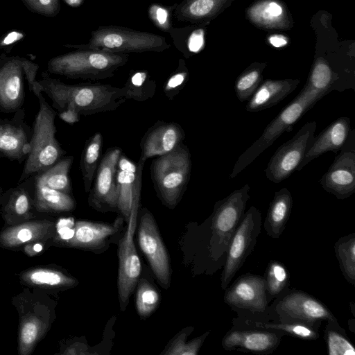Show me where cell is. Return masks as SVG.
<instances>
[{
	"label": "cell",
	"mask_w": 355,
	"mask_h": 355,
	"mask_svg": "<svg viewBox=\"0 0 355 355\" xmlns=\"http://www.w3.org/2000/svg\"><path fill=\"white\" fill-rule=\"evenodd\" d=\"M326 94L306 82L299 94L266 126L259 138L239 157L230 178L236 177Z\"/></svg>",
	"instance_id": "cell-5"
},
{
	"label": "cell",
	"mask_w": 355,
	"mask_h": 355,
	"mask_svg": "<svg viewBox=\"0 0 355 355\" xmlns=\"http://www.w3.org/2000/svg\"><path fill=\"white\" fill-rule=\"evenodd\" d=\"M10 119H0V156L21 164L31 151L32 129L21 107Z\"/></svg>",
	"instance_id": "cell-19"
},
{
	"label": "cell",
	"mask_w": 355,
	"mask_h": 355,
	"mask_svg": "<svg viewBox=\"0 0 355 355\" xmlns=\"http://www.w3.org/2000/svg\"><path fill=\"white\" fill-rule=\"evenodd\" d=\"M138 241L157 279L163 287L167 288L170 285L171 278L169 257L155 220L151 213L146 208L142 209Z\"/></svg>",
	"instance_id": "cell-15"
},
{
	"label": "cell",
	"mask_w": 355,
	"mask_h": 355,
	"mask_svg": "<svg viewBox=\"0 0 355 355\" xmlns=\"http://www.w3.org/2000/svg\"><path fill=\"white\" fill-rule=\"evenodd\" d=\"M33 175L0 196V213L5 225H15L37 217L33 205Z\"/></svg>",
	"instance_id": "cell-21"
},
{
	"label": "cell",
	"mask_w": 355,
	"mask_h": 355,
	"mask_svg": "<svg viewBox=\"0 0 355 355\" xmlns=\"http://www.w3.org/2000/svg\"><path fill=\"white\" fill-rule=\"evenodd\" d=\"M322 322H310L300 320H277L256 322L244 328L274 330L284 332L286 335L304 340H315L320 337L319 329Z\"/></svg>",
	"instance_id": "cell-32"
},
{
	"label": "cell",
	"mask_w": 355,
	"mask_h": 355,
	"mask_svg": "<svg viewBox=\"0 0 355 355\" xmlns=\"http://www.w3.org/2000/svg\"><path fill=\"white\" fill-rule=\"evenodd\" d=\"M33 200L35 211L40 214L69 212L73 211L76 206V200L71 194L53 189L35 182Z\"/></svg>",
	"instance_id": "cell-30"
},
{
	"label": "cell",
	"mask_w": 355,
	"mask_h": 355,
	"mask_svg": "<svg viewBox=\"0 0 355 355\" xmlns=\"http://www.w3.org/2000/svg\"><path fill=\"white\" fill-rule=\"evenodd\" d=\"M299 83L298 79H267L261 82L248 100L246 111L259 112L277 105L291 94Z\"/></svg>",
	"instance_id": "cell-27"
},
{
	"label": "cell",
	"mask_w": 355,
	"mask_h": 355,
	"mask_svg": "<svg viewBox=\"0 0 355 355\" xmlns=\"http://www.w3.org/2000/svg\"><path fill=\"white\" fill-rule=\"evenodd\" d=\"M228 0H184L174 6V16L179 21L197 23L212 18Z\"/></svg>",
	"instance_id": "cell-31"
},
{
	"label": "cell",
	"mask_w": 355,
	"mask_h": 355,
	"mask_svg": "<svg viewBox=\"0 0 355 355\" xmlns=\"http://www.w3.org/2000/svg\"><path fill=\"white\" fill-rule=\"evenodd\" d=\"M354 322H355V320L354 318L350 319V320H348L349 328L350 329V330L353 333H354V331H354V329H355Z\"/></svg>",
	"instance_id": "cell-48"
},
{
	"label": "cell",
	"mask_w": 355,
	"mask_h": 355,
	"mask_svg": "<svg viewBox=\"0 0 355 355\" xmlns=\"http://www.w3.org/2000/svg\"><path fill=\"white\" fill-rule=\"evenodd\" d=\"M3 191V188L0 187V196L2 193Z\"/></svg>",
	"instance_id": "cell-50"
},
{
	"label": "cell",
	"mask_w": 355,
	"mask_h": 355,
	"mask_svg": "<svg viewBox=\"0 0 355 355\" xmlns=\"http://www.w3.org/2000/svg\"><path fill=\"white\" fill-rule=\"evenodd\" d=\"M324 331V340L329 355H354L355 348L338 323V320H329Z\"/></svg>",
	"instance_id": "cell-37"
},
{
	"label": "cell",
	"mask_w": 355,
	"mask_h": 355,
	"mask_svg": "<svg viewBox=\"0 0 355 355\" xmlns=\"http://www.w3.org/2000/svg\"><path fill=\"white\" fill-rule=\"evenodd\" d=\"M262 218L261 211L251 206L244 212L228 245L225 265L223 268L220 285L225 290L236 273L254 250L261 233Z\"/></svg>",
	"instance_id": "cell-9"
},
{
	"label": "cell",
	"mask_w": 355,
	"mask_h": 355,
	"mask_svg": "<svg viewBox=\"0 0 355 355\" xmlns=\"http://www.w3.org/2000/svg\"><path fill=\"white\" fill-rule=\"evenodd\" d=\"M65 46L122 53L161 52L170 47L165 37L159 35L115 26H101L94 31L87 44Z\"/></svg>",
	"instance_id": "cell-8"
},
{
	"label": "cell",
	"mask_w": 355,
	"mask_h": 355,
	"mask_svg": "<svg viewBox=\"0 0 355 355\" xmlns=\"http://www.w3.org/2000/svg\"><path fill=\"white\" fill-rule=\"evenodd\" d=\"M269 42L275 47H282L287 44L288 40L284 35H275L270 37Z\"/></svg>",
	"instance_id": "cell-47"
},
{
	"label": "cell",
	"mask_w": 355,
	"mask_h": 355,
	"mask_svg": "<svg viewBox=\"0 0 355 355\" xmlns=\"http://www.w3.org/2000/svg\"><path fill=\"white\" fill-rule=\"evenodd\" d=\"M284 332L274 330L241 328L232 326L222 339V347L226 351L270 354L279 345Z\"/></svg>",
	"instance_id": "cell-18"
},
{
	"label": "cell",
	"mask_w": 355,
	"mask_h": 355,
	"mask_svg": "<svg viewBox=\"0 0 355 355\" xmlns=\"http://www.w3.org/2000/svg\"><path fill=\"white\" fill-rule=\"evenodd\" d=\"M37 83L58 113L71 111L80 116L92 115L114 111L127 100L124 87L98 83L69 85L50 76L47 71L42 73Z\"/></svg>",
	"instance_id": "cell-1"
},
{
	"label": "cell",
	"mask_w": 355,
	"mask_h": 355,
	"mask_svg": "<svg viewBox=\"0 0 355 355\" xmlns=\"http://www.w3.org/2000/svg\"><path fill=\"white\" fill-rule=\"evenodd\" d=\"M50 247V242L37 241L28 243L23 247L21 250L28 257H34Z\"/></svg>",
	"instance_id": "cell-46"
},
{
	"label": "cell",
	"mask_w": 355,
	"mask_h": 355,
	"mask_svg": "<svg viewBox=\"0 0 355 355\" xmlns=\"http://www.w3.org/2000/svg\"><path fill=\"white\" fill-rule=\"evenodd\" d=\"M145 162L139 159L133 162L123 154L117 164L116 182L118 191L117 209L128 222L134 193L139 184L142 183V171Z\"/></svg>",
	"instance_id": "cell-25"
},
{
	"label": "cell",
	"mask_w": 355,
	"mask_h": 355,
	"mask_svg": "<svg viewBox=\"0 0 355 355\" xmlns=\"http://www.w3.org/2000/svg\"><path fill=\"white\" fill-rule=\"evenodd\" d=\"M250 186L246 184L216 201L209 218L210 233L208 256L218 270L223 268L230 242L239 225L250 198Z\"/></svg>",
	"instance_id": "cell-6"
},
{
	"label": "cell",
	"mask_w": 355,
	"mask_h": 355,
	"mask_svg": "<svg viewBox=\"0 0 355 355\" xmlns=\"http://www.w3.org/2000/svg\"><path fill=\"white\" fill-rule=\"evenodd\" d=\"M316 128L315 121L305 123L291 139L277 148L265 169L270 181L279 183L297 170L314 141Z\"/></svg>",
	"instance_id": "cell-10"
},
{
	"label": "cell",
	"mask_w": 355,
	"mask_h": 355,
	"mask_svg": "<svg viewBox=\"0 0 355 355\" xmlns=\"http://www.w3.org/2000/svg\"><path fill=\"white\" fill-rule=\"evenodd\" d=\"M264 67L263 64H252L238 76L234 89L241 102L248 101L261 84Z\"/></svg>",
	"instance_id": "cell-39"
},
{
	"label": "cell",
	"mask_w": 355,
	"mask_h": 355,
	"mask_svg": "<svg viewBox=\"0 0 355 355\" xmlns=\"http://www.w3.org/2000/svg\"><path fill=\"white\" fill-rule=\"evenodd\" d=\"M32 12L44 17H54L60 11V0H20Z\"/></svg>",
	"instance_id": "cell-44"
},
{
	"label": "cell",
	"mask_w": 355,
	"mask_h": 355,
	"mask_svg": "<svg viewBox=\"0 0 355 355\" xmlns=\"http://www.w3.org/2000/svg\"><path fill=\"white\" fill-rule=\"evenodd\" d=\"M26 58L19 55L0 56V111L14 113L25 100Z\"/></svg>",
	"instance_id": "cell-17"
},
{
	"label": "cell",
	"mask_w": 355,
	"mask_h": 355,
	"mask_svg": "<svg viewBox=\"0 0 355 355\" xmlns=\"http://www.w3.org/2000/svg\"><path fill=\"white\" fill-rule=\"evenodd\" d=\"M20 284L31 288H39L50 294L72 288L78 281L55 265L33 266L17 275Z\"/></svg>",
	"instance_id": "cell-24"
},
{
	"label": "cell",
	"mask_w": 355,
	"mask_h": 355,
	"mask_svg": "<svg viewBox=\"0 0 355 355\" xmlns=\"http://www.w3.org/2000/svg\"><path fill=\"white\" fill-rule=\"evenodd\" d=\"M11 302L18 314V354L30 355L51 329L56 302L46 291L26 286L12 297Z\"/></svg>",
	"instance_id": "cell-2"
},
{
	"label": "cell",
	"mask_w": 355,
	"mask_h": 355,
	"mask_svg": "<svg viewBox=\"0 0 355 355\" xmlns=\"http://www.w3.org/2000/svg\"><path fill=\"white\" fill-rule=\"evenodd\" d=\"M350 124L351 121L349 117L338 118L318 136L315 137L311 148L297 167V171L302 170L311 161L327 152L338 153L340 151L349 135Z\"/></svg>",
	"instance_id": "cell-26"
},
{
	"label": "cell",
	"mask_w": 355,
	"mask_h": 355,
	"mask_svg": "<svg viewBox=\"0 0 355 355\" xmlns=\"http://www.w3.org/2000/svg\"><path fill=\"white\" fill-rule=\"evenodd\" d=\"M225 291L224 302L232 311L266 313L274 300L266 290L263 276L250 272L241 275Z\"/></svg>",
	"instance_id": "cell-12"
},
{
	"label": "cell",
	"mask_w": 355,
	"mask_h": 355,
	"mask_svg": "<svg viewBox=\"0 0 355 355\" xmlns=\"http://www.w3.org/2000/svg\"><path fill=\"white\" fill-rule=\"evenodd\" d=\"M140 197L133 198L128 230L119 247L118 291L121 308L123 311L128 303L140 277L141 266L137 252L133 235Z\"/></svg>",
	"instance_id": "cell-11"
},
{
	"label": "cell",
	"mask_w": 355,
	"mask_h": 355,
	"mask_svg": "<svg viewBox=\"0 0 355 355\" xmlns=\"http://www.w3.org/2000/svg\"><path fill=\"white\" fill-rule=\"evenodd\" d=\"M336 80L337 78L327 61L320 57L315 60L306 82L313 88L328 94L335 90L334 86Z\"/></svg>",
	"instance_id": "cell-40"
},
{
	"label": "cell",
	"mask_w": 355,
	"mask_h": 355,
	"mask_svg": "<svg viewBox=\"0 0 355 355\" xmlns=\"http://www.w3.org/2000/svg\"><path fill=\"white\" fill-rule=\"evenodd\" d=\"M292 207V195L287 188L275 193L263 222V228L268 236L275 239L280 237L290 218Z\"/></svg>",
	"instance_id": "cell-29"
},
{
	"label": "cell",
	"mask_w": 355,
	"mask_h": 355,
	"mask_svg": "<svg viewBox=\"0 0 355 355\" xmlns=\"http://www.w3.org/2000/svg\"><path fill=\"white\" fill-rule=\"evenodd\" d=\"M189 79V71L183 60H180L177 69L171 73L163 85V92L173 100L184 87Z\"/></svg>",
	"instance_id": "cell-43"
},
{
	"label": "cell",
	"mask_w": 355,
	"mask_h": 355,
	"mask_svg": "<svg viewBox=\"0 0 355 355\" xmlns=\"http://www.w3.org/2000/svg\"><path fill=\"white\" fill-rule=\"evenodd\" d=\"M73 161V157L71 155L62 157L50 167L33 175L34 182L71 194L69 175Z\"/></svg>",
	"instance_id": "cell-33"
},
{
	"label": "cell",
	"mask_w": 355,
	"mask_h": 355,
	"mask_svg": "<svg viewBox=\"0 0 355 355\" xmlns=\"http://www.w3.org/2000/svg\"><path fill=\"white\" fill-rule=\"evenodd\" d=\"M56 235V222L33 218L15 225H5L0 231V247L19 251L28 243L50 242Z\"/></svg>",
	"instance_id": "cell-20"
},
{
	"label": "cell",
	"mask_w": 355,
	"mask_h": 355,
	"mask_svg": "<svg viewBox=\"0 0 355 355\" xmlns=\"http://www.w3.org/2000/svg\"><path fill=\"white\" fill-rule=\"evenodd\" d=\"M266 288L274 299L286 294L290 289L289 272L285 265L277 260H270L263 275Z\"/></svg>",
	"instance_id": "cell-38"
},
{
	"label": "cell",
	"mask_w": 355,
	"mask_h": 355,
	"mask_svg": "<svg viewBox=\"0 0 355 355\" xmlns=\"http://www.w3.org/2000/svg\"><path fill=\"white\" fill-rule=\"evenodd\" d=\"M128 60L126 53L77 49L50 58L46 69L49 73L68 78L102 80L113 76Z\"/></svg>",
	"instance_id": "cell-4"
},
{
	"label": "cell",
	"mask_w": 355,
	"mask_h": 355,
	"mask_svg": "<svg viewBox=\"0 0 355 355\" xmlns=\"http://www.w3.org/2000/svg\"><path fill=\"white\" fill-rule=\"evenodd\" d=\"M159 4H152L148 9V15L153 23L163 31H169L171 25V9Z\"/></svg>",
	"instance_id": "cell-45"
},
{
	"label": "cell",
	"mask_w": 355,
	"mask_h": 355,
	"mask_svg": "<svg viewBox=\"0 0 355 355\" xmlns=\"http://www.w3.org/2000/svg\"><path fill=\"white\" fill-rule=\"evenodd\" d=\"M126 99L144 102L153 98L156 92V83L145 70L132 71L123 86Z\"/></svg>",
	"instance_id": "cell-35"
},
{
	"label": "cell",
	"mask_w": 355,
	"mask_h": 355,
	"mask_svg": "<svg viewBox=\"0 0 355 355\" xmlns=\"http://www.w3.org/2000/svg\"><path fill=\"white\" fill-rule=\"evenodd\" d=\"M159 301V293L155 288L146 279H141L136 297V308L139 316L148 317L158 306Z\"/></svg>",
	"instance_id": "cell-41"
},
{
	"label": "cell",
	"mask_w": 355,
	"mask_h": 355,
	"mask_svg": "<svg viewBox=\"0 0 355 355\" xmlns=\"http://www.w3.org/2000/svg\"><path fill=\"white\" fill-rule=\"evenodd\" d=\"M185 138L181 125L175 122L158 121L150 127L140 142L139 160L166 155L178 148Z\"/></svg>",
	"instance_id": "cell-22"
},
{
	"label": "cell",
	"mask_w": 355,
	"mask_h": 355,
	"mask_svg": "<svg viewBox=\"0 0 355 355\" xmlns=\"http://www.w3.org/2000/svg\"><path fill=\"white\" fill-rule=\"evenodd\" d=\"M277 320H300L318 322L336 320L331 310L318 299L296 288L273 300L272 304Z\"/></svg>",
	"instance_id": "cell-13"
},
{
	"label": "cell",
	"mask_w": 355,
	"mask_h": 355,
	"mask_svg": "<svg viewBox=\"0 0 355 355\" xmlns=\"http://www.w3.org/2000/svg\"><path fill=\"white\" fill-rule=\"evenodd\" d=\"M339 268L348 283L355 284V233L340 237L334 246Z\"/></svg>",
	"instance_id": "cell-36"
},
{
	"label": "cell",
	"mask_w": 355,
	"mask_h": 355,
	"mask_svg": "<svg viewBox=\"0 0 355 355\" xmlns=\"http://www.w3.org/2000/svg\"><path fill=\"white\" fill-rule=\"evenodd\" d=\"M121 154L120 148H110L105 152L98 164L93 181L94 185L89 196V204L96 209L103 211L117 209L116 174Z\"/></svg>",
	"instance_id": "cell-16"
},
{
	"label": "cell",
	"mask_w": 355,
	"mask_h": 355,
	"mask_svg": "<svg viewBox=\"0 0 355 355\" xmlns=\"http://www.w3.org/2000/svg\"><path fill=\"white\" fill-rule=\"evenodd\" d=\"M350 304H351L350 307H351V309H352V314H353V315H354V302H351Z\"/></svg>",
	"instance_id": "cell-49"
},
{
	"label": "cell",
	"mask_w": 355,
	"mask_h": 355,
	"mask_svg": "<svg viewBox=\"0 0 355 355\" xmlns=\"http://www.w3.org/2000/svg\"><path fill=\"white\" fill-rule=\"evenodd\" d=\"M248 19L258 27L266 29H288L291 21L284 4L279 0H259L246 12Z\"/></svg>",
	"instance_id": "cell-28"
},
{
	"label": "cell",
	"mask_w": 355,
	"mask_h": 355,
	"mask_svg": "<svg viewBox=\"0 0 355 355\" xmlns=\"http://www.w3.org/2000/svg\"><path fill=\"white\" fill-rule=\"evenodd\" d=\"M191 171V153L183 144L153 160L150 166L152 181L165 205L173 208L180 202L189 182Z\"/></svg>",
	"instance_id": "cell-7"
},
{
	"label": "cell",
	"mask_w": 355,
	"mask_h": 355,
	"mask_svg": "<svg viewBox=\"0 0 355 355\" xmlns=\"http://www.w3.org/2000/svg\"><path fill=\"white\" fill-rule=\"evenodd\" d=\"M182 332L178 334L172 341L168 348L164 352V354L169 355H196L204 340L209 335V332L207 331L200 336L187 341V336L190 331Z\"/></svg>",
	"instance_id": "cell-42"
},
{
	"label": "cell",
	"mask_w": 355,
	"mask_h": 355,
	"mask_svg": "<svg viewBox=\"0 0 355 355\" xmlns=\"http://www.w3.org/2000/svg\"><path fill=\"white\" fill-rule=\"evenodd\" d=\"M118 224H107L78 220L73 227L71 238L67 240L52 239L50 246L68 247L85 250L98 249L117 232Z\"/></svg>",
	"instance_id": "cell-23"
},
{
	"label": "cell",
	"mask_w": 355,
	"mask_h": 355,
	"mask_svg": "<svg viewBox=\"0 0 355 355\" xmlns=\"http://www.w3.org/2000/svg\"><path fill=\"white\" fill-rule=\"evenodd\" d=\"M322 187L338 200L355 191V130L352 129L344 146L319 180Z\"/></svg>",
	"instance_id": "cell-14"
},
{
	"label": "cell",
	"mask_w": 355,
	"mask_h": 355,
	"mask_svg": "<svg viewBox=\"0 0 355 355\" xmlns=\"http://www.w3.org/2000/svg\"><path fill=\"white\" fill-rule=\"evenodd\" d=\"M103 136L96 132L86 141L80 158V170L86 193L92 189L102 149Z\"/></svg>",
	"instance_id": "cell-34"
},
{
	"label": "cell",
	"mask_w": 355,
	"mask_h": 355,
	"mask_svg": "<svg viewBox=\"0 0 355 355\" xmlns=\"http://www.w3.org/2000/svg\"><path fill=\"white\" fill-rule=\"evenodd\" d=\"M29 89L38 100L39 110L33 125L31 151L17 183L50 167L66 153L55 137L56 112L45 99L37 80Z\"/></svg>",
	"instance_id": "cell-3"
}]
</instances>
